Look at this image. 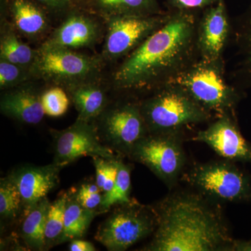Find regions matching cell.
Instances as JSON below:
<instances>
[{"mask_svg":"<svg viewBox=\"0 0 251 251\" xmlns=\"http://www.w3.org/2000/svg\"><path fill=\"white\" fill-rule=\"evenodd\" d=\"M170 83L181 87L214 118L234 112L243 97L237 87L226 80L224 59L199 58Z\"/></svg>","mask_w":251,"mask_h":251,"instance_id":"cell-3","label":"cell"},{"mask_svg":"<svg viewBox=\"0 0 251 251\" xmlns=\"http://www.w3.org/2000/svg\"><path fill=\"white\" fill-rule=\"evenodd\" d=\"M183 130L149 133L128 158L149 168L170 190L175 189L186 168Z\"/></svg>","mask_w":251,"mask_h":251,"instance_id":"cell-6","label":"cell"},{"mask_svg":"<svg viewBox=\"0 0 251 251\" xmlns=\"http://www.w3.org/2000/svg\"><path fill=\"white\" fill-rule=\"evenodd\" d=\"M234 113L216 117L206 128L199 130L192 140L206 144L224 159L251 163V145L241 133Z\"/></svg>","mask_w":251,"mask_h":251,"instance_id":"cell-12","label":"cell"},{"mask_svg":"<svg viewBox=\"0 0 251 251\" xmlns=\"http://www.w3.org/2000/svg\"><path fill=\"white\" fill-rule=\"evenodd\" d=\"M100 214L98 210L81 205L75 193L69 195L66 206L64 229L58 244L83 237L94 218Z\"/></svg>","mask_w":251,"mask_h":251,"instance_id":"cell-21","label":"cell"},{"mask_svg":"<svg viewBox=\"0 0 251 251\" xmlns=\"http://www.w3.org/2000/svg\"><path fill=\"white\" fill-rule=\"evenodd\" d=\"M69 250L71 251H96V248L94 244L90 242L75 239L71 241Z\"/></svg>","mask_w":251,"mask_h":251,"instance_id":"cell-32","label":"cell"},{"mask_svg":"<svg viewBox=\"0 0 251 251\" xmlns=\"http://www.w3.org/2000/svg\"><path fill=\"white\" fill-rule=\"evenodd\" d=\"M48 11L56 14H68L74 10L88 7L90 0H35Z\"/></svg>","mask_w":251,"mask_h":251,"instance_id":"cell-29","label":"cell"},{"mask_svg":"<svg viewBox=\"0 0 251 251\" xmlns=\"http://www.w3.org/2000/svg\"><path fill=\"white\" fill-rule=\"evenodd\" d=\"M62 169L54 163L44 166H25L9 175L22 196L24 213L47 198L57 186Z\"/></svg>","mask_w":251,"mask_h":251,"instance_id":"cell-15","label":"cell"},{"mask_svg":"<svg viewBox=\"0 0 251 251\" xmlns=\"http://www.w3.org/2000/svg\"><path fill=\"white\" fill-rule=\"evenodd\" d=\"M232 251H251V240L242 241L234 239Z\"/></svg>","mask_w":251,"mask_h":251,"instance_id":"cell-33","label":"cell"},{"mask_svg":"<svg viewBox=\"0 0 251 251\" xmlns=\"http://www.w3.org/2000/svg\"><path fill=\"white\" fill-rule=\"evenodd\" d=\"M66 89L78 113L77 120L94 122L108 106L105 91L94 80L80 82Z\"/></svg>","mask_w":251,"mask_h":251,"instance_id":"cell-18","label":"cell"},{"mask_svg":"<svg viewBox=\"0 0 251 251\" xmlns=\"http://www.w3.org/2000/svg\"><path fill=\"white\" fill-rule=\"evenodd\" d=\"M14 27L29 39H37L47 32L49 20L44 7L35 0H6Z\"/></svg>","mask_w":251,"mask_h":251,"instance_id":"cell-17","label":"cell"},{"mask_svg":"<svg viewBox=\"0 0 251 251\" xmlns=\"http://www.w3.org/2000/svg\"><path fill=\"white\" fill-rule=\"evenodd\" d=\"M101 190L96 184H84L80 186L77 193H75V198L79 203L85 208L89 209H96L98 208L102 202Z\"/></svg>","mask_w":251,"mask_h":251,"instance_id":"cell-30","label":"cell"},{"mask_svg":"<svg viewBox=\"0 0 251 251\" xmlns=\"http://www.w3.org/2000/svg\"><path fill=\"white\" fill-rule=\"evenodd\" d=\"M131 168L126 164L122 158L119 161L118 173L113 187L108 192L102 195V202L98 208L100 214L107 212L120 204L129 202L131 189Z\"/></svg>","mask_w":251,"mask_h":251,"instance_id":"cell-23","label":"cell"},{"mask_svg":"<svg viewBox=\"0 0 251 251\" xmlns=\"http://www.w3.org/2000/svg\"><path fill=\"white\" fill-rule=\"evenodd\" d=\"M74 10L55 30L52 31L41 49L75 50L92 47L101 35L100 25L90 15Z\"/></svg>","mask_w":251,"mask_h":251,"instance_id":"cell-13","label":"cell"},{"mask_svg":"<svg viewBox=\"0 0 251 251\" xmlns=\"http://www.w3.org/2000/svg\"><path fill=\"white\" fill-rule=\"evenodd\" d=\"M1 96L0 110L3 115L21 123L36 125L46 115L41 103V94L27 86L10 89Z\"/></svg>","mask_w":251,"mask_h":251,"instance_id":"cell-16","label":"cell"},{"mask_svg":"<svg viewBox=\"0 0 251 251\" xmlns=\"http://www.w3.org/2000/svg\"><path fill=\"white\" fill-rule=\"evenodd\" d=\"M37 50H34L20 39L14 29L4 27L0 39V59L30 68L35 60Z\"/></svg>","mask_w":251,"mask_h":251,"instance_id":"cell-22","label":"cell"},{"mask_svg":"<svg viewBox=\"0 0 251 251\" xmlns=\"http://www.w3.org/2000/svg\"><path fill=\"white\" fill-rule=\"evenodd\" d=\"M94 122L102 143L122 157H129L137 143L150 133L140 101L108 105Z\"/></svg>","mask_w":251,"mask_h":251,"instance_id":"cell-8","label":"cell"},{"mask_svg":"<svg viewBox=\"0 0 251 251\" xmlns=\"http://www.w3.org/2000/svg\"><path fill=\"white\" fill-rule=\"evenodd\" d=\"M181 180L191 189L220 204L251 201V178L236 162L222 158L194 163L186 168Z\"/></svg>","mask_w":251,"mask_h":251,"instance_id":"cell-5","label":"cell"},{"mask_svg":"<svg viewBox=\"0 0 251 251\" xmlns=\"http://www.w3.org/2000/svg\"><path fill=\"white\" fill-rule=\"evenodd\" d=\"M111 214L99 226L95 239L108 251H126L152 236L158 225L154 206L134 199L112 208Z\"/></svg>","mask_w":251,"mask_h":251,"instance_id":"cell-7","label":"cell"},{"mask_svg":"<svg viewBox=\"0 0 251 251\" xmlns=\"http://www.w3.org/2000/svg\"><path fill=\"white\" fill-rule=\"evenodd\" d=\"M24 211L22 196L11 176L0 183V215L1 220H14Z\"/></svg>","mask_w":251,"mask_h":251,"instance_id":"cell-25","label":"cell"},{"mask_svg":"<svg viewBox=\"0 0 251 251\" xmlns=\"http://www.w3.org/2000/svg\"><path fill=\"white\" fill-rule=\"evenodd\" d=\"M153 205L158 225L147 251H232L234 238L222 206L191 188Z\"/></svg>","mask_w":251,"mask_h":251,"instance_id":"cell-2","label":"cell"},{"mask_svg":"<svg viewBox=\"0 0 251 251\" xmlns=\"http://www.w3.org/2000/svg\"><path fill=\"white\" fill-rule=\"evenodd\" d=\"M69 194L62 196L50 203L46 226V250L57 245L64 229V216Z\"/></svg>","mask_w":251,"mask_h":251,"instance_id":"cell-26","label":"cell"},{"mask_svg":"<svg viewBox=\"0 0 251 251\" xmlns=\"http://www.w3.org/2000/svg\"><path fill=\"white\" fill-rule=\"evenodd\" d=\"M230 23L224 0L208 9L198 21L197 47L199 58L223 60L225 49L230 35Z\"/></svg>","mask_w":251,"mask_h":251,"instance_id":"cell-14","label":"cell"},{"mask_svg":"<svg viewBox=\"0 0 251 251\" xmlns=\"http://www.w3.org/2000/svg\"><path fill=\"white\" fill-rule=\"evenodd\" d=\"M53 139L54 164L61 168L80 157L116 158L122 157L104 145L99 138L94 122L76 120L63 130H50Z\"/></svg>","mask_w":251,"mask_h":251,"instance_id":"cell-11","label":"cell"},{"mask_svg":"<svg viewBox=\"0 0 251 251\" xmlns=\"http://www.w3.org/2000/svg\"><path fill=\"white\" fill-rule=\"evenodd\" d=\"M88 7L104 20L120 16H153L155 0H90Z\"/></svg>","mask_w":251,"mask_h":251,"instance_id":"cell-20","label":"cell"},{"mask_svg":"<svg viewBox=\"0 0 251 251\" xmlns=\"http://www.w3.org/2000/svg\"><path fill=\"white\" fill-rule=\"evenodd\" d=\"M239 46L237 77L244 88L251 87V16L239 23L236 31Z\"/></svg>","mask_w":251,"mask_h":251,"instance_id":"cell-24","label":"cell"},{"mask_svg":"<svg viewBox=\"0 0 251 251\" xmlns=\"http://www.w3.org/2000/svg\"><path fill=\"white\" fill-rule=\"evenodd\" d=\"M50 203L47 198L25 212L21 226V237L29 249L45 251L46 226Z\"/></svg>","mask_w":251,"mask_h":251,"instance_id":"cell-19","label":"cell"},{"mask_svg":"<svg viewBox=\"0 0 251 251\" xmlns=\"http://www.w3.org/2000/svg\"><path fill=\"white\" fill-rule=\"evenodd\" d=\"M150 133L183 130L214 118L179 86L168 83L140 100Z\"/></svg>","mask_w":251,"mask_h":251,"instance_id":"cell-4","label":"cell"},{"mask_svg":"<svg viewBox=\"0 0 251 251\" xmlns=\"http://www.w3.org/2000/svg\"><path fill=\"white\" fill-rule=\"evenodd\" d=\"M198 21L189 12L168 21L127 55L114 73V87L128 92L157 90L199 59Z\"/></svg>","mask_w":251,"mask_h":251,"instance_id":"cell-1","label":"cell"},{"mask_svg":"<svg viewBox=\"0 0 251 251\" xmlns=\"http://www.w3.org/2000/svg\"><path fill=\"white\" fill-rule=\"evenodd\" d=\"M171 15L120 16L105 20L107 24L103 58L126 57L168 21Z\"/></svg>","mask_w":251,"mask_h":251,"instance_id":"cell-10","label":"cell"},{"mask_svg":"<svg viewBox=\"0 0 251 251\" xmlns=\"http://www.w3.org/2000/svg\"><path fill=\"white\" fill-rule=\"evenodd\" d=\"M101 60L74 50L41 49L29 69L34 78L60 87L94 80L100 72Z\"/></svg>","mask_w":251,"mask_h":251,"instance_id":"cell-9","label":"cell"},{"mask_svg":"<svg viewBox=\"0 0 251 251\" xmlns=\"http://www.w3.org/2000/svg\"><path fill=\"white\" fill-rule=\"evenodd\" d=\"M67 92L60 86H54L41 94V103L46 115L57 117L67 112L69 105Z\"/></svg>","mask_w":251,"mask_h":251,"instance_id":"cell-28","label":"cell"},{"mask_svg":"<svg viewBox=\"0 0 251 251\" xmlns=\"http://www.w3.org/2000/svg\"><path fill=\"white\" fill-rule=\"evenodd\" d=\"M34 78L29 68L22 67L0 59V87L1 90L12 89Z\"/></svg>","mask_w":251,"mask_h":251,"instance_id":"cell-27","label":"cell"},{"mask_svg":"<svg viewBox=\"0 0 251 251\" xmlns=\"http://www.w3.org/2000/svg\"><path fill=\"white\" fill-rule=\"evenodd\" d=\"M176 8L180 9L179 12H188L190 10L201 9L208 5L213 4L218 0H171Z\"/></svg>","mask_w":251,"mask_h":251,"instance_id":"cell-31","label":"cell"}]
</instances>
